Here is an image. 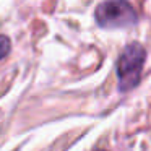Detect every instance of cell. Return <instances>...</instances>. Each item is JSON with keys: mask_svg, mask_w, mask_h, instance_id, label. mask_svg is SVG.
<instances>
[{"mask_svg": "<svg viewBox=\"0 0 151 151\" xmlns=\"http://www.w3.org/2000/svg\"><path fill=\"white\" fill-rule=\"evenodd\" d=\"M145 60H146V50L138 42L128 44L122 50L117 60V78L120 91H130L140 83Z\"/></svg>", "mask_w": 151, "mask_h": 151, "instance_id": "6da1fadb", "label": "cell"}, {"mask_svg": "<svg viewBox=\"0 0 151 151\" xmlns=\"http://www.w3.org/2000/svg\"><path fill=\"white\" fill-rule=\"evenodd\" d=\"M96 23L104 29L128 28L137 24L138 15L128 0H104L96 7Z\"/></svg>", "mask_w": 151, "mask_h": 151, "instance_id": "7a4b0ae2", "label": "cell"}, {"mask_svg": "<svg viewBox=\"0 0 151 151\" xmlns=\"http://www.w3.org/2000/svg\"><path fill=\"white\" fill-rule=\"evenodd\" d=\"M10 39H8L7 36H4V34H0V60L4 59V57H7V54L10 52Z\"/></svg>", "mask_w": 151, "mask_h": 151, "instance_id": "3957f363", "label": "cell"}, {"mask_svg": "<svg viewBox=\"0 0 151 151\" xmlns=\"http://www.w3.org/2000/svg\"><path fill=\"white\" fill-rule=\"evenodd\" d=\"M101 151H102V150H101Z\"/></svg>", "mask_w": 151, "mask_h": 151, "instance_id": "277c9868", "label": "cell"}]
</instances>
